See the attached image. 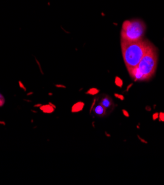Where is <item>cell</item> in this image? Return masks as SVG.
Here are the masks:
<instances>
[{
	"mask_svg": "<svg viewBox=\"0 0 164 185\" xmlns=\"http://www.w3.org/2000/svg\"><path fill=\"white\" fill-rule=\"evenodd\" d=\"M157 65V52L155 47L151 44L137 67L129 70V72L135 81L149 80L155 74Z\"/></svg>",
	"mask_w": 164,
	"mask_h": 185,
	"instance_id": "1",
	"label": "cell"
},
{
	"mask_svg": "<svg viewBox=\"0 0 164 185\" xmlns=\"http://www.w3.org/2000/svg\"><path fill=\"white\" fill-rule=\"evenodd\" d=\"M152 44L147 41L138 42H121L123 58L128 71L137 67L140 60Z\"/></svg>",
	"mask_w": 164,
	"mask_h": 185,
	"instance_id": "2",
	"label": "cell"
},
{
	"mask_svg": "<svg viewBox=\"0 0 164 185\" xmlns=\"http://www.w3.org/2000/svg\"><path fill=\"white\" fill-rule=\"evenodd\" d=\"M146 31L144 22L140 19L127 20L123 24L121 42H133L143 40Z\"/></svg>",
	"mask_w": 164,
	"mask_h": 185,
	"instance_id": "3",
	"label": "cell"
},
{
	"mask_svg": "<svg viewBox=\"0 0 164 185\" xmlns=\"http://www.w3.org/2000/svg\"><path fill=\"white\" fill-rule=\"evenodd\" d=\"M84 105H85V104H84V102L79 101V102L76 103H75L73 105H72L71 111H72V113L80 112V111H81L83 109H84Z\"/></svg>",
	"mask_w": 164,
	"mask_h": 185,
	"instance_id": "4",
	"label": "cell"
},
{
	"mask_svg": "<svg viewBox=\"0 0 164 185\" xmlns=\"http://www.w3.org/2000/svg\"><path fill=\"white\" fill-rule=\"evenodd\" d=\"M94 113L98 116H100V117H103L106 114V108L101 105V104H99V105H96L94 108Z\"/></svg>",
	"mask_w": 164,
	"mask_h": 185,
	"instance_id": "5",
	"label": "cell"
},
{
	"mask_svg": "<svg viewBox=\"0 0 164 185\" xmlns=\"http://www.w3.org/2000/svg\"><path fill=\"white\" fill-rule=\"evenodd\" d=\"M39 109L44 114H52L54 112L56 108H53L51 105L48 103L47 105H42L41 107H39Z\"/></svg>",
	"mask_w": 164,
	"mask_h": 185,
	"instance_id": "6",
	"label": "cell"
},
{
	"mask_svg": "<svg viewBox=\"0 0 164 185\" xmlns=\"http://www.w3.org/2000/svg\"><path fill=\"white\" fill-rule=\"evenodd\" d=\"M100 104H101L105 108H110L111 105H112V100L109 98V97H104V98L101 99Z\"/></svg>",
	"mask_w": 164,
	"mask_h": 185,
	"instance_id": "7",
	"label": "cell"
},
{
	"mask_svg": "<svg viewBox=\"0 0 164 185\" xmlns=\"http://www.w3.org/2000/svg\"><path fill=\"white\" fill-rule=\"evenodd\" d=\"M99 93V89H96V88H91V89H89L86 94L90 95H96L97 94Z\"/></svg>",
	"mask_w": 164,
	"mask_h": 185,
	"instance_id": "8",
	"label": "cell"
},
{
	"mask_svg": "<svg viewBox=\"0 0 164 185\" xmlns=\"http://www.w3.org/2000/svg\"><path fill=\"white\" fill-rule=\"evenodd\" d=\"M115 85H116L117 86H118V87H121V86H122L123 81L120 77H116V78H115Z\"/></svg>",
	"mask_w": 164,
	"mask_h": 185,
	"instance_id": "9",
	"label": "cell"
},
{
	"mask_svg": "<svg viewBox=\"0 0 164 185\" xmlns=\"http://www.w3.org/2000/svg\"><path fill=\"white\" fill-rule=\"evenodd\" d=\"M114 95H115V97L116 98H118V99H119L120 100L123 101L124 100V99H125V98H124V95H120V94H117V93H115L114 94Z\"/></svg>",
	"mask_w": 164,
	"mask_h": 185,
	"instance_id": "10",
	"label": "cell"
},
{
	"mask_svg": "<svg viewBox=\"0 0 164 185\" xmlns=\"http://www.w3.org/2000/svg\"><path fill=\"white\" fill-rule=\"evenodd\" d=\"M158 118H159L160 121L164 122V113H163V112L160 113L159 117H158Z\"/></svg>",
	"mask_w": 164,
	"mask_h": 185,
	"instance_id": "11",
	"label": "cell"
},
{
	"mask_svg": "<svg viewBox=\"0 0 164 185\" xmlns=\"http://www.w3.org/2000/svg\"><path fill=\"white\" fill-rule=\"evenodd\" d=\"M19 86H20L21 89H22L24 91H25V92H26V91H27L26 87H25V86H24V84L22 83V82L20 81V80H19Z\"/></svg>",
	"mask_w": 164,
	"mask_h": 185,
	"instance_id": "12",
	"label": "cell"
},
{
	"mask_svg": "<svg viewBox=\"0 0 164 185\" xmlns=\"http://www.w3.org/2000/svg\"><path fill=\"white\" fill-rule=\"evenodd\" d=\"M4 103H5V100H4V97H3V98H0V107L3 106V105H4Z\"/></svg>",
	"mask_w": 164,
	"mask_h": 185,
	"instance_id": "13",
	"label": "cell"
},
{
	"mask_svg": "<svg viewBox=\"0 0 164 185\" xmlns=\"http://www.w3.org/2000/svg\"><path fill=\"white\" fill-rule=\"evenodd\" d=\"M122 112H123V114H124V115L125 116V117H129V114L128 111H126L125 109L122 110Z\"/></svg>",
	"mask_w": 164,
	"mask_h": 185,
	"instance_id": "14",
	"label": "cell"
},
{
	"mask_svg": "<svg viewBox=\"0 0 164 185\" xmlns=\"http://www.w3.org/2000/svg\"><path fill=\"white\" fill-rule=\"evenodd\" d=\"M158 117H159V114L158 113H155V114H154L153 115H152V118H153V120H156V119H158Z\"/></svg>",
	"mask_w": 164,
	"mask_h": 185,
	"instance_id": "15",
	"label": "cell"
},
{
	"mask_svg": "<svg viewBox=\"0 0 164 185\" xmlns=\"http://www.w3.org/2000/svg\"><path fill=\"white\" fill-rule=\"evenodd\" d=\"M56 87L57 88H66V86H64V85H61V84H56Z\"/></svg>",
	"mask_w": 164,
	"mask_h": 185,
	"instance_id": "16",
	"label": "cell"
},
{
	"mask_svg": "<svg viewBox=\"0 0 164 185\" xmlns=\"http://www.w3.org/2000/svg\"><path fill=\"white\" fill-rule=\"evenodd\" d=\"M41 105H42V104L41 103H37L35 104V105H34V108H39V107H41Z\"/></svg>",
	"mask_w": 164,
	"mask_h": 185,
	"instance_id": "17",
	"label": "cell"
},
{
	"mask_svg": "<svg viewBox=\"0 0 164 185\" xmlns=\"http://www.w3.org/2000/svg\"><path fill=\"white\" fill-rule=\"evenodd\" d=\"M138 139H140V142H143V143H145V144H147V143H148V142H146V141H145V140H144V139H141V138H140V136H138Z\"/></svg>",
	"mask_w": 164,
	"mask_h": 185,
	"instance_id": "18",
	"label": "cell"
},
{
	"mask_svg": "<svg viewBox=\"0 0 164 185\" xmlns=\"http://www.w3.org/2000/svg\"><path fill=\"white\" fill-rule=\"evenodd\" d=\"M33 95V92H28V93L27 94V96L29 97V96H31V95Z\"/></svg>",
	"mask_w": 164,
	"mask_h": 185,
	"instance_id": "19",
	"label": "cell"
},
{
	"mask_svg": "<svg viewBox=\"0 0 164 185\" xmlns=\"http://www.w3.org/2000/svg\"><path fill=\"white\" fill-rule=\"evenodd\" d=\"M49 104H50V105H51L52 106H53V108H56V105H54V104H53V103H50H50H49Z\"/></svg>",
	"mask_w": 164,
	"mask_h": 185,
	"instance_id": "20",
	"label": "cell"
},
{
	"mask_svg": "<svg viewBox=\"0 0 164 185\" xmlns=\"http://www.w3.org/2000/svg\"><path fill=\"white\" fill-rule=\"evenodd\" d=\"M105 135H106V136H107V137H110L111 136V135L109 134V133H108L106 131H105Z\"/></svg>",
	"mask_w": 164,
	"mask_h": 185,
	"instance_id": "21",
	"label": "cell"
},
{
	"mask_svg": "<svg viewBox=\"0 0 164 185\" xmlns=\"http://www.w3.org/2000/svg\"><path fill=\"white\" fill-rule=\"evenodd\" d=\"M0 124H1V125H6V123H4V122H2V121H0Z\"/></svg>",
	"mask_w": 164,
	"mask_h": 185,
	"instance_id": "22",
	"label": "cell"
},
{
	"mask_svg": "<svg viewBox=\"0 0 164 185\" xmlns=\"http://www.w3.org/2000/svg\"><path fill=\"white\" fill-rule=\"evenodd\" d=\"M24 100H25V101H27V102H29V103L32 102V101H31L30 100H26V99H24Z\"/></svg>",
	"mask_w": 164,
	"mask_h": 185,
	"instance_id": "23",
	"label": "cell"
},
{
	"mask_svg": "<svg viewBox=\"0 0 164 185\" xmlns=\"http://www.w3.org/2000/svg\"><path fill=\"white\" fill-rule=\"evenodd\" d=\"M31 111H32L33 113H35V114H36L37 111H34V110H31Z\"/></svg>",
	"mask_w": 164,
	"mask_h": 185,
	"instance_id": "24",
	"label": "cell"
},
{
	"mask_svg": "<svg viewBox=\"0 0 164 185\" xmlns=\"http://www.w3.org/2000/svg\"><path fill=\"white\" fill-rule=\"evenodd\" d=\"M48 95H49V96H52V95H53V93H49Z\"/></svg>",
	"mask_w": 164,
	"mask_h": 185,
	"instance_id": "25",
	"label": "cell"
},
{
	"mask_svg": "<svg viewBox=\"0 0 164 185\" xmlns=\"http://www.w3.org/2000/svg\"><path fill=\"white\" fill-rule=\"evenodd\" d=\"M3 98V96L1 95V94H0V98Z\"/></svg>",
	"mask_w": 164,
	"mask_h": 185,
	"instance_id": "26",
	"label": "cell"
}]
</instances>
